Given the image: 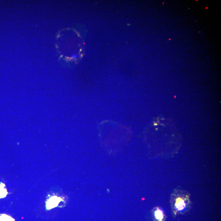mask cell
Returning <instances> with one entry per match:
<instances>
[{
	"label": "cell",
	"instance_id": "5",
	"mask_svg": "<svg viewBox=\"0 0 221 221\" xmlns=\"http://www.w3.org/2000/svg\"><path fill=\"white\" fill-rule=\"evenodd\" d=\"M155 216L157 219L159 221H161L164 218V214L161 210L158 209L155 212Z\"/></svg>",
	"mask_w": 221,
	"mask_h": 221
},
{
	"label": "cell",
	"instance_id": "4",
	"mask_svg": "<svg viewBox=\"0 0 221 221\" xmlns=\"http://www.w3.org/2000/svg\"><path fill=\"white\" fill-rule=\"evenodd\" d=\"M0 221H15V219L8 215H0Z\"/></svg>",
	"mask_w": 221,
	"mask_h": 221
},
{
	"label": "cell",
	"instance_id": "2",
	"mask_svg": "<svg viewBox=\"0 0 221 221\" xmlns=\"http://www.w3.org/2000/svg\"><path fill=\"white\" fill-rule=\"evenodd\" d=\"M176 206L177 210H182L185 208V204L184 201L181 198H178L176 203Z\"/></svg>",
	"mask_w": 221,
	"mask_h": 221
},
{
	"label": "cell",
	"instance_id": "1",
	"mask_svg": "<svg viewBox=\"0 0 221 221\" xmlns=\"http://www.w3.org/2000/svg\"><path fill=\"white\" fill-rule=\"evenodd\" d=\"M61 201V199L57 196H54L50 197L49 199L47 200L46 203V207L47 210H50L57 206Z\"/></svg>",
	"mask_w": 221,
	"mask_h": 221
},
{
	"label": "cell",
	"instance_id": "3",
	"mask_svg": "<svg viewBox=\"0 0 221 221\" xmlns=\"http://www.w3.org/2000/svg\"><path fill=\"white\" fill-rule=\"evenodd\" d=\"M5 184L3 183L0 184V198L5 197L8 194L6 189L5 188Z\"/></svg>",
	"mask_w": 221,
	"mask_h": 221
}]
</instances>
